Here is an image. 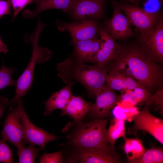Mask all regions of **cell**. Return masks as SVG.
<instances>
[{
  "label": "cell",
  "mask_w": 163,
  "mask_h": 163,
  "mask_svg": "<svg viewBox=\"0 0 163 163\" xmlns=\"http://www.w3.org/2000/svg\"><path fill=\"white\" fill-rule=\"evenodd\" d=\"M62 154L60 151L51 153H44L39 158L40 163H60L63 162Z\"/></svg>",
  "instance_id": "cell-27"
},
{
  "label": "cell",
  "mask_w": 163,
  "mask_h": 163,
  "mask_svg": "<svg viewBox=\"0 0 163 163\" xmlns=\"http://www.w3.org/2000/svg\"><path fill=\"white\" fill-rule=\"evenodd\" d=\"M101 42L98 37L84 40H71L70 44L74 48L72 55L81 62L93 63L94 58L100 48Z\"/></svg>",
  "instance_id": "cell-16"
},
{
  "label": "cell",
  "mask_w": 163,
  "mask_h": 163,
  "mask_svg": "<svg viewBox=\"0 0 163 163\" xmlns=\"http://www.w3.org/2000/svg\"><path fill=\"white\" fill-rule=\"evenodd\" d=\"M107 0H74L69 13L78 20H96L102 16Z\"/></svg>",
  "instance_id": "cell-14"
},
{
  "label": "cell",
  "mask_w": 163,
  "mask_h": 163,
  "mask_svg": "<svg viewBox=\"0 0 163 163\" xmlns=\"http://www.w3.org/2000/svg\"><path fill=\"white\" fill-rule=\"evenodd\" d=\"M98 33L101 37V44L94 58L93 63L104 67L110 62L118 60L123 49L106 28L103 27L99 28Z\"/></svg>",
  "instance_id": "cell-8"
},
{
  "label": "cell",
  "mask_w": 163,
  "mask_h": 163,
  "mask_svg": "<svg viewBox=\"0 0 163 163\" xmlns=\"http://www.w3.org/2000/svg\"><path fill=\"white\" fill-rule=\"evenodd\" d=\"M43 149L40 147L36 148L30 145L27 147L23 145L22 148L18 150L17 155L19 163H32L35 162V159L38 155V153Z\"/></svg>",
  "instance_id": "cell-24"
},
{
  "label": "cell",
  "mask_w": 163,
  "mask_h": 163,
  "mask_svg": "<svg viewBox=\"0 0 163 163\" xmlns=\"http://www.w3.org/2000/svg\"><path fill=\"white\" fill-rule=\"evenodd\" d=\"M9 101L4 97H0V119L6 109L10 107Z\"/></svg>",
  "instance_id": "cell-34"
},
{
  "label": "cell",
  "mask_w": 163,
  "mask_h": 163,
  "mask_svg": "<svg viewBox=\"0 0 163 163\" xmlns=\"http://www.w3.org/2000/svg\"><path fill=\"white\" fill-rule=\"evenodd\" d=\"M119 4L131 24L141 32V35L145 34L151 30L160 18L157 14L146 11L137 5L120 3Z\"/></svg>",
  "instance_id": "cell-7"
},
{
  "label": "cell",
  "mask_w": 163,
  "mask_h": 163,
  "mask_svg": "<svg viewBox=\"0 0 163 163\" xmlns=\"http://www.w3.org/2000/svg\"><path fill=\"white\" fill-rule=\"evenodd\" d=\"M8 51V49L6 45L2 41L0 36V53L6 54Z\"/></svg>",
  "instance_id": "cell-35"
},
{
  "label": "cell",
  "mask_w": 163,
  "mask_h": 163,
  "mask_svg": "<svg viewBox=\"0 0 163 163\" xmlns=\"http://www.w3.org/2000/svg\"><path fill=\"white\" fill-rule=\"evenodd\" d=\"M114 148L110 145L99 149H77L73 155L74 159L81 163H117L121 162L120 157Z\"/></svg>",
  "instance_id": "cell-13"
},
{
  "label": "cell",
  "mask_w": 163,
  "mask_h": 163,
  "mask_svg": "<svg viewBox=\"0 0 163 163\" xmlns=\"http://www.w3.org/2000/svg\"><path fill=\"white\" fill-rule=\"evenodd\" d=\"M144 87L140 83L131 77L126 75L125 81V90H134L137 87Z\"/></svg>",
  "instance_id": "cell-32"
},
{
  "label": "cell",
  "mask_w": 163,
  "mask_h": 163,
  "mask_svg": "<svg viewBox=\"0 0 163 163\" xmlns=\"http://www.w3.org/2000/svg\"><path fill=\"white\" fill-rule=\"evenodd\" d=\"M74 0H36L35 10L33 11L29 10H24L23 16L26 18H32L42 12L50 9H56L62 10L65 13L70 11Z\"/></svg>",
  "instance_id": "cell-18"
},
{
  "label": "cell",
  "mask_w": 163,
  "mask_h": 163,
  "mask_svg": "<svg viewBox=\"0 0 163 163\" xmlns=\"http://www.w3.org/2000/svg\"><path fill=\"white\" fill-rule=\"evenodd\" d=\"M126 92L121 96V101L124 102H129L133 105L137 104L136 99L134 96L132 90H126Z\"/></svg>",
  "instance_id": "cell-33"
},
{
  "label": "cell",
  "mask_w": 163,
  "mask_h": 163,
  "mask_svg": "<svg viewBox=\"0 0 163 163\" xmlns=\"http://www.w3.org/2000/svg\"><path fill=\"white\" fill-rule=\"evenodd\" d=\"M96 97L95 102L91 104L89 111L91 115L96 119L110 116L113 109L121 100L120 96L117 95L107 84L104 85Z\"/></svg>",
  "instance_id": "cell-15"
},
{
  "label": "cell",
  "mask_w": 163,
  "mask_h": 163,
  "mask_svg": "<svg viewBox=\"0 0 163 163\" xmlns=\"http://www.w3.org/2000/svg\"><path fill=\"white\" fill-rule=\"evenodd\" d=\"M162 148L152 147L145 151L140 157L131 162L133 163H162Z\"/></svg>",
  "instance_id": "cell-22"
},
{
  "label": "cell",
  "mask_w": 163,
  "mask_h": 163,
  "mask_svg": "<svg viewBox=\"0 0 163 163\" xmlns=\"http://www.w3.org/2000/svg\"><path fill=\"white\" fill-rule=\"evenodd\" d=\"M0 139V162L5 163H14L13 151L6 143Z\"/></svg>",
  "instance_id": "cell-26"
},
{
  "label": "cell",
  "mask_w": 163,
  "mask_h": 163,
  "mask_svg": "<svg viewBox=\"0 0 163 163\" xmlns=\"http://www.w3.org/2000/svg\"><path fill=\"white\" fill-rule=\"evenodd\" d=\"M108 120L96 119L82 125L75 133L71 143L77 149H99L109 145L106 127Z\"/></svg>",
  "instance_id": "cell-3"
},
{
  "label": "cell",
  "mask_w": 163,
  "mask_h": 163,
  "mask_svg": "<svg viewBox=\"0 0 163 163\" xmlns=\"http://www.w3.org/2000/svg\"><path fill=\"white\" fill-rule=\"evenodd\" d=\"M21 120L24 129L23 145V144L28 143L35 146L39 145L44 149L47 143L59 138L34 125L29 119L23 106L21 110Z\"/></svg>",
  "instance_id": "cell-12"
},
{
  "label": "cell",
  "mask_w": 163,
  "mask_h": 163,
  "mask_svg": "<svg viewBox=\"0 0 163 163\" xmlns=\"http://www.w3.org/2000/svg\"><path fill=\"white\" fill-rule=\"evenodd\" d=\"M113 15L105 22L106 29L115 40L123 39L133 36L134 33L131 23L126 16L124 15L117 1L112 0Z\"/></svg>",
  "instance_id": "cell-11"
},
{
  "label": "cell",
  "mask_w": 163,
  "mask_h": 163,
  "mask_svg": "<svg viewBox=\"0 0 163 163\" xmlns=\"http://www.w3.org/2000/svg\"><path fill=\"white\" fill-rule=\"evenodd\" d=\"M13 8V19L27 5L36 0H10Z\"/></svg>",
  "instance_id": "cell-29"
},
{
  "label": "cell",
  "mask_w": 163,
  "mask_h": 163,
  "mask_svg": "<svg viewBox=\"0 0 163 163\" xmlns=\"http://www.w3.org/2000/svg\"><path fill=\"white\" fill-rule=\"evenodd\" d=\"M9 102V112L3 125L2 136L4 141L12 143L18 150L23 145L24 129L21 120L23 103L21 98Z\"/></svg>",
  "instance_id": "cell-5"
},
{
  "label": "cell",
  "mask_w": 163,
  "mask_h": 163,
  "mask_svg": "<svg viewBox=\"0 0 163 163\" xmlns=\"http://www.w3.org/2000/svg\"><path fill=\"white\" fill-rule=\"evenodd\" d=\"M132 91L133 94L137 103L147 102L150 99L151 94L148 90L144 87H137Z\"/></svg>",
  "instance_id": "cell-28"
},
{
  "label": "cell",
  "mask_w": 163,
  "mask_h": 163,
  "mask_svg": "<svg viewBox=\"0 0 163 163\" xmlns=\"http://www.w3.org/2000/svg\"><path fill=\"white\" fill-rule=\"evenodd\" d=\"M73 83H70L53 93L50 98L45 102V109L44 115H50L55 110L63 109L69 103L73 96L71 91Z\"/></svg>",
  "instance_id": "cell-17"
},
{
  "label": "cell",
  "mask_w": 163,
  "mask_h": 163,
  "mask_svg": "<svg viewBox=\"0 0 163 163\" xmlns=\"http://www.w3.org/2000/svg\"><path fill=\"white\" fill-rule=\"evenodd\" d=\"M143 50L154 61L162 62L163 59V20L161 18L148 33L141 35Z\"/></svg>",
  "instance_id": "cell-10"
},
{
  "label": "cell",
  "mask_w": 163,
  "mask_h": 163,
  "mask_svg": "<svg viewBox=\"0 0 163 163\" xmlns=\"http://www.w3.org/2000/svg\"><path fill=\"white\" fill-rule=\"evenodd\" d=\"M126 75L112 68L107 78V85L113 90L122 91L126 90L125 79Z\"/></svg>",
  "instance_id": "cell-23"
},
{
  "label": "cell",
  "mask_w": 163,
  "mask_h": 163,
  "mask_svg": "<svg viewBox=\"0 0 163 163\" xmlns=\"http://www.w3.org/2000/svg\"><path fill=\"white\" fill-rule=\"evenodd\" d=\"M11 6L10 0H0V19L5 15L11 14Z\"/></svg>",
  "instance_id": "cell-31"
},
{
  "label": "cell",
  "mask_w": 163,
  "mask_h": 163,
  "mask_svg": "<svg viewBox=\"0 0 163 163\" xmlns=\"http://www.w3.org/2000/svg\"><path fill=\"white\" fill-rule=\"evenodd\" d=\"M14 71L13 68H8L3 62L0 69V90L7 87L16 86L17 80H14L12 78V75Z\"/></svg>",
  "instance_id": "cell-25"
},
{
  "label": "cell",
  "mask_w": 163,
  "mask_h": 163,
  "mask_svg": "<svg viewBox=\"0 0 163 163\" xmlns=\"http://www.w3.org/2000/svg\"><path fill=\"white\" fill-rule=\"evenodd\" d=\"M125 120L115 117L110 122L109 127L106 129V134L109 143L114 148V145L117 139L126 137Z\"/></svg>",
  "instance_id": "cell-21"
},
{
  "label": "cell",
  "mask_w": 163,
  "mask_h": 163,
  "mask_svg": "<svg viewBox=\"0 0 163 163\" xmlns=\"http://www.w3.org/2000/svg\"><path fill=\"white\" fill-rule=\"evenodd\" d=\"M163 88L158 90L156 93L151 96L149 100L145 103L146 105L154 104L159 105L161 109L163 107Z\"/></svg>",
  "instance_id": "cell-30"
},
{
  "label": "cell",
  "mask_w": 163,
  "mask_h": 163,
  "mask_svg": "<svg viewBox=\"0 0 163 163\" xmlns=\"http://www.w3.org/2000/svg\"><path fill=\"white\" fill-rule=\"evenodd\" d=\"M58 76L67 84L79 82L90 96H96L106 82L108 69L97 65L91 66L78 61L72 55L58 63Z\"/></svg>",
  "instance_id": "cell-2"
},
{
  "label": "cell",
  "mask_w": 163,
  "mask_h": 163,
  "mask_svg": "<svg viewBox=\"0 0 163 163\" xmlns=\"http://www.w3.org/2000/svg\"><path fill=\"white\" fill-rule=\"evenodd\" d=\"M132 118L134 124L129 131L130 134H135L138 130L145 131L163 144V120L150 113L149 105L133 114Z\"/></svg>",
  "instance_id": "cell-6"
},
{
  "label": "cell",
  "mask_w": 163,
  "mask_h": 163,
  "mask_svg": "<svg viewBox=\"0 0 163 163\" xmlns=\"http://www.w3.org/2000/svg\"><path fill=\"white\" fill-rule=\"evenodd\" d=\"M116 61L113 69L136 79L148 90L162 82L159 66L142 50L135 47L123 49Z\"/></svg>",
  "instance_id": "cell-1"
},
{
  "label": "cell",
  "mask_w": 163,
  "mask_h": 163,
  "mask_svg": "<svg viewBox=\"0 0 163 163\" xmlns=\"http://www.w3.org/2000/svg\"><path fill=\"white\" fill-rule=\"evenodd\" d=\"M56 24L59 30L67 31L71 40H84L98 37V21L96 20H84L71 23L57 20Z\"/></svg>",
  "instance_id": "cell-9"
},
{
  "label": "cell",
  "mask_w": 163,
  "mask_h": 163,
  "mask_svg": "<svg viewBox=\"0 0 163 163\" xmlns=\"http://www.w3.org/2000/svg\"><path fill=\"white\" fill-rule=\"evenodd\" d=\"M129 1L130 2L136 5H138L139 2V0H129Z\"/></svg>",
  "instance_id": "cell-36"
},
{
  "label": "cell",
  "mask_w": 163,
  "mask_h": 163,
  "mask_svg": "<svg viewBox=\"0 0 163 163\" xmlns=\"http://www.w3.org/2000/svg\"><path fill=\"white\" fill-rule=\"evenodd\" d=\"M91 104L81 96H73L69 104L61 110V115L69 116L76 122L80 123L89 111Z\"/></svg>",
  "instance_id": "cell-19"
},
{
  "label": "cell",
  "mask_w": 163,
  "mask_h": 163,
  "mask_svg": "<svg viewBox=\"0 0 163 163\" xmlns=\"http://www.w3.org/2000/svg\"><path fill=\"white\" fill-rule=\"evenodd\" d=\"M41 31L40 29L36 28L31 35V39L28 40L32 44V56L25 70L16 81L15 94L14 98L10 101L11 102L21 98L28 91L33 82L36 64L45 62L52 56L50 51L46 48L40 47L38 45V39Z\"/></svg>",
  "instance_id": "cell-4"
},
{
  "label": "cell",
  "mask_w": 163,
  "mask_h": 163,
  "mask_svg": "<svg viewBox=\"0 0 163 163\" xmlns=\"http://www.w3.org/2000/svg\"><path fill=\"white\" fill-rule=\"evenodd\" d=\"M125 143L123 149L126 154L128 162L132 161L141 156L145 151L141 140L138 138H123Z\"/></svg>",
  "instance_id": "cell-20"
}]
</instances>
